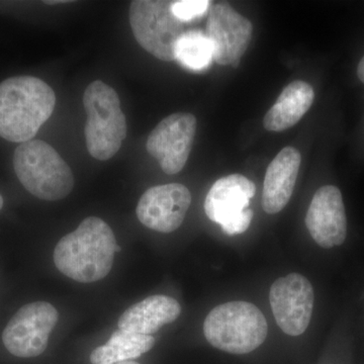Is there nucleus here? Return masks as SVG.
<instances>
[{"label": "nucleus", "mask_w": 364, "mask_h": 364, "mask_svg": "<svg viewBox=\"0 0 364 364\" xmlns=\"http://www.w3.org/2000/svg\"><path fill=\"white\" fill-rule=\"evenodd\" d=\"M119 250L111 227L100 218L88 217L58 242L54 262L69 279L90 284L111 272L114 253Z\"/></svg>", "instance_id": "1"}, {"label": "nucleus", "mask_w": 364, "mask_h": 364, "mask_svg": "<svg viewBox=\"0 0 364 364\" xmlns=\"http://www.w3.org/2000/svg\"><path fill=\"white\" fill-rule=\"evenodd\" d=\"M55 105L54 90L42 79H6L0 83V136L14 143L32 140L52 116Z\"/></svg>", "instance_id": "2"}, {"label": "nucleus", "mask_w": 364, "mask_h": 364, "mask_svg": "<svg viewBox=\"0 0 364 364\" xmlns=\"http://www.w3.org/2000/svg\"><path fill=\"white\" fill-rule=\"evenodd\" d=\"M14 168L23 188L36 198L55 202L66 198L74 186L69 165L54 148L41 140L18 146Z\"/></svg>", "instance_id": "3"}, {"label": "nucleus", "mask_w": 364, "mask_h": 364, "mask_svg": "<svg viewBox=\"0 0 364 364\" xmlns=\"http://www.w3.org/2000/svg\"><path fill=\"white\" fill-rule=\"evenodd\" d=\"M268 326L262 312L247 301H230L215 306L203 323L208 343L232 354H246L267 339Z\"/></svg>", "instance_id": "4"}, {"label": "nucleus", "mask_w": 364, "mask_h": 364, "mask_svg": "<svg viewBox=\"0 0 364 364\" xmlns=\"http://www.w3.org/2000/svg\"><path fill=\"white\" fill-rule=\"evenodd\" d=\"M87 119L86 147L95 159L107 161L121 149L128 127L117 91L102 81L91 82L83 95Z\"/></svg>", "instance_id": "5"}, {"label": "nucleus", "mask_w": 364, "mask_h": 364, "mask_svg": "<svg viewBox=\"0 0 364 364\" xmlns=\"http://www.w3.org/2000/svg\"><path fill=\"white\" fill-rule=\"evenodd\" d=\"M173 1L135 0L130 4L129 18L139 45L161 61H174L176 45L186 32L184 23L171 11Z\"/></svg>", "instance_id": "6"}, {"label": "nucleus", "mask_w": 364, "mask_h": 364, "mask_svg": "<svg viewBox=\"0 0 364 364\" xmlns=\"http://www.w3.org/2000/svg\"><path fill=\"white\" fill-rule=\"evenodd\" d=\"M255 193V184L247 177L241 174L222 177L208 193L205 215L228 236L244 233L252 222L253 210L249 207Z\"/></svg>", "instance_id": "7"}, {"label": "nucleus", "mask_w": 364, "mask_h": 364, "mask_svg": "<svg viewBox=\"0 0 364 364\" xmlns=\"http://www.w3.org/2000/svg\"><path fill=\"white\" fill-rule=\"evenodd\" d=\"M58 318L56 308L46 301L21 306L2 333L4 346L9 353L18 358L41 355L47 348L50 334Z\"/></svg>", "instance_id": "8"}, {"label": "nucleus", "mask_w": 364, "mask_h": 364, "mask_svg": "<svg viewBox=\"0 0 364 364\" xmlns=\"http://www.w3.org/2000/svg\"><path fill=\"white\" fill-rule=\"evenodd\" d=\"M252 33V23L230 4H210L205 33L212 43L215 63L237 68L247 51Z\"/></svg>", "instance_id": "9"}, {"label": "nucleus", "mask_w": 364, "mask_h": 364, "mask_svg": "<svg viewBox=\"0 0 364 364\" xmlns=\"http://www.w3.org/2000/svg\"><path fill=\"white\" fill-rule=\"evenodd\" d=\"M196 131V117L176 112L165 117L147 139L146 149L166 174H177L188 162Z\"/></svg>", "instance_id": "10"}, {"label": "nucleus", "mask_w": 364, "mask_h": 364, "mask_svg": "<svg viewBox=\"0 0 364 364\" xmlns=\"http://www.w3.org/2000/svg\"><path fill=\"white\" fill-rule=\"evenodd\" d=\"M273 315L280 329L291 336L306 331L312 318L315 294L303 275L291 273L273 282L269 291Z\"/></svg>", "instance_id": "11"}, {"label": "nucleus", "mask_w": 364, "mask_h": 364, "mask_svg": "<svg viewBox=\"0 0 364 364\" xmlns=\"http://www.w3.org/2000/svg\"><path fill=\"white\" fill-rule=\"evenodd\" d=\"M191 203V191L181 183L153 186L136 205L139 221L160 233H171L181 226Z\"/></svg>", "instance_id": "12"}, {"label": "nucleus", "mask_w": 364, "mask_h": 364, "mask_svg": "<svg viewBox=\"0 0 364 364\" xmlns=\"http://www.w3.org/2000/svg\"><path fill=\"white\" fill-rule=\"evenodd\" d=\"M306 225L311 236L322 248L344 243L347 219L341 191L334 186L318 188L306 213Z\"/></svg>", "instance_id": "13"}, {"label": "nucleus", "mask_w": 364, "mask_h": 364, "mask_svg": "<svg viewBox=\"0 0 364 364\" xmlns=\"http://www.w3.org/2000/svg\"><path fill=\"white\" fill-rule=\"evenodd\" d=\"M301 162L299 151L287 147L268 165L262 193V208L265 213L277 214L287 207L293 196Z\"/></svg>", "instance_id": "14"}, {"label": "nucleus", "mask_w": 364, "mask_h": 364, "mask_svg": "<svg viewBox=\"0 0 364 364\" xmlns=\"http://www.w3.org/2000/svg\"><path fill=\"white\" fill-rule=\"evenodd\" d=\"M181 313V306L176 299L157 294L130 306L121 316L117 326L124 331L152 336L163 326L173 323Z\"/></svg>", "instance_id": "15"}, {"label": "nucleus", "mask_w": 364, "mask_h": 364, "mask_svg": "<svg viewBox=\"0 0 364 364\" xmlns=\"http://www.w3.org/2000/svg\"><path fill=\"white\" fill-rule=\"evenodd\" d=\"M315 92L305 81L296 80L280 93L263 119V126L269 132H282L301 121L312 107Z\"/></svg>", "instance_id": "16"}, {"label": "nucleus", "mask_w": 364, "mask_h": 364, "mask_svg": "<svg viewBox=\"0 0 364 364\" xmlns=\"http://www.w3.org/2000/svg\"><path fill=\"white\" fill-rule=\"evenodd\" d=\"M155 339L151 335L136 334L119 329L105 345L90 354L92 364H112L133 360L152 349Z\"/></svg>", "instance_id": "17"}, {"label": "nucleus", "mask_w": 364, "mask_h": 364, "mask_svg": "<svg viewBox=\"0 0 364 364\" xmlns=\"http://www.w3.org/2000/svg\"><path fill=\"white\" fill-rule=\"evenodd\" d=\"M176 58L191 70L208 69L213 62V46L207 33L200 30L186 31L176 45Z\"/></svg>", "instance_id": "18"}, {"label": "nucleus", "mask_w": 364, "mask_h": 364, "mask_svg": "<svg viewBox=\"0 0 364 364\" xmlns=\"http://www.w3.org/2000/svg\"><path fill=\"white\" fill-rule=\"evenodd\" d=\"M210 4L212 2L208 0H179L173 1L171 11L179 21L186 23L207 14L210 11Z\"/></svg>", "instance_id": "19"}, {"label": "nucleus", "mask_w": 364, "mask_h": 364, "mask_svg": "<svg viewBox=\"0 0 364 364\" xmlns=\"http://www.w3.org/2000/svg\"><path fill=\"white\" fill-rule=\"evenodd\" d=\"M358 78L360 79L361 82L364 83V57L359 62L358 67Z\"/></svg>", "instance_id": "20"}, {"label": "nucleus", "mask_w": 364, "mask_h": 364, "mask_svg": "<svg viewBox=\"0 0 364 364\" xmlns=\"http://www.w3.org/2000/svg\"><path fill=\"white\" fill-rule=\"evenodd\" d=\"M112 364H140L133 360L121 361V363H116Z\"/></svg>", "instance_id": "21"}, {"label": "nucleus", "mask_w": 364, "mask_h": 364, "mask_svg": "<svg viewBox=\"0 0 364 364\" xmlns=\"http://www.w3.org/2000/svg\"><path fill=\"white\" fill-rule=\"evenodd\" d=\"M47 4H65L67 1H63V0H61V1H45Z\"/></svg>", "instance_id": "22"}, {"label": "nucleus", "mask_w": 364, "mask_h": 364, "mask_svg": "<svg viewBox=\"0 0 364 364\" xmlns=\"http://www.w3.org/2000/svg\"><path fill=\"white\" fill-rule=\"evenodd\" d=\"M2 207H4V198L0 195V210H1Z\"/></svg>", "instance_id": "23"}]
</instances>
